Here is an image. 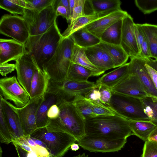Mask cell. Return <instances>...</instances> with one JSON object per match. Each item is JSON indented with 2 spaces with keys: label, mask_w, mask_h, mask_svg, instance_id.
<instances>
[{
  "label": "cell",
  "mask_w": 157,
  "mask_h": 157,
  "mask_svg": "<svg viewBox=\"0 0 157 157\" xmlns=\"http://www.w3.org/2000/svg\"><path fill=\"white\" fill-rule=\"evenodd\" d=\"M0 91V94L5 100L12 101L17 108L25 106L30 99L15 76L1 78Z\"/></svg>",
  "instance_id": "obj_10"
},
{
  "label": "cell",
  "mask_w": 157,
  "mask_h": 157,
  "mask_svg": "<svg viewBox=\"0 0 157 157\" xmlns=\"http://www.w3.org/2000/svg\"><path fill=\"white\" fill-rule=\"evenodd\" d=\"M139 57L147 59L151 58V54L148 44L145 39L141 45L140 49Z\"/></svg>",
  "instance_id": "obj_45"
},
{
  "label": "cell",
  "mask_w": 157,
  "mask_h": 157,
  "mask_svg": "<svg viewBox=\"0 0 157 157\" xmlns=\"http://www.w3.org/2000/svg\"><path fill=\"white\" fill-rule=\"evenodd\" d=\"M100 17L98 15H86L78 17L70 22L62 34L63 38L70 36L73 33Z\"/></svg>",
  "instance_id": "obj_34"
},
{
  "label": "cell",
  "mask_w": 157,
  "mask_h": 157,
  "mask_svg": "<svg viewBox=\"0 0 157 157\" xmlns=\"http://www.w3.org/2000/svg\"><path fill=\"white\" fill-rule=\"evenodd\" d=\"M71 62L90 70L94 72L96 76H98L105 72L97 68L90 61L85 53L84 48L75 44L73 50Z\"/></svg>",
  "instance_id": "obj_30"
},
{
  "label": "cell",
  "mask_w": 157,
  "mask_h": 157,
  "mask_svg": "<svg viewBox=\"0 0 157 157\" xmlns=\"http://www.w3.org/2000/svg\"><path fill=\"white\" fill-rule=\"evenodd\" d=\"M22 16L27 23L30 36L45 32L56 21L57 17L53 4L40 12L25 9Z\"/></svg>",
  "instance_id": "obj_8"
},
{
  "label": "cell",
  "mask_w": 157,
  "mask_h": 157,
  "mask_svg": "<svg viewBox=\"0 0 157 157\" xmlns=\"http://www.w3.org/2000/svg\"><path fill=\"white\" fill-rule=\"evenodd\" d=\"M16 69L15 64L8 63L0 64V73L2 76H6Z\"/></svg>",
  "instance_id": "obj_46"
},
{
  "label": "cell",
  "mask_w": 157,
  "mask_h": 157,
  "mask_svg": "<svg viewBox=\"0 0 157 157\" xmlns=\"http://www.w3.org/2000/svg\"><path fill=\"white\" fill-rule=\"evenodd\" d=\"M109 107L129 121H151L146 114L142 99L112 92Z\"/></svg>",
  "instance_id": "obj_6"
},
{
  "label": "cell",
  "mask_w": 157,
  "mask_h": 157,
  "mask_svg": "<svg viewBox=\"0 0 157 157\" xmlns=\"http://www.w3.org/2000/svg\"><path fill=\"white\" fill-rule=\"evenodd\" d=\"M123 19L114 23L102 34L100 37L101 42L120 45L122 35Z\"/></svg>",
  "instance_id": "obj_31"
},
{
  "label": "cell",
  "mask_w": 157,
  "mask_h": 157,
  "mask_svg": "<svg viewBox=\"0 0 157 157\" xmlns=\"http://www.w3.org/2000/svg\"><path fill=\"white\" fill-rule=\"evenodd\" d=\"M70 36L75 44L83 48L95 46L101 42L99 38L91 33L84 27L76 31Z\"/></svg>",
  "instance_id": "obj_26"
},
{
  "label": "cell",
  "mask_w": 157,
  "mask_h": 157,
  "mask_svg": "<svg viewBox=\"0 0 157 157\" xmlns=\"http://www.w3.org/2000/svg\"><path fill=\"white\" fill-rule=\"evenodd\" d=\"M30 136L43 142L53 157H62L77 141L70 134L49 123L45 127L37 128Z\"/></svg>",
  "instance_id": "obj_3"
},
{
  "label": "cell",
  "mask_w": 157,
  "mask_h": 157,
  "mask_svg": "<svg viewBox=\"0 0 157 157\" xmlns=\"http://www.w3.org/2000/svg\"><path fill=\"white\" fill-rule=\"evenodd\" d=\"M129 63L107 73L98 79L96 83L105 86L111 90L129 74Z\"/></svg>",
  "instance_id": "obj_24"
},
{
  "label": "cell",
  "mask_w": 157,
  "mask_h": 157,
  "mask_svg": "<svg viewBox=\"0 0 157 157\" xmlns=\"http://www.w3.org/2000/svg\"><path fill=\"white\" fill-rule=\"evenodd\" d=\"M45 95V94L36 98H30L28 103L24 107H17L25 135H30L37 129V111L44 99Z\"/></svg>",
  "instance_id": "obj_12"
},
{
  "label": "cell",
  "mask_w": 157,
  "mask_h": 157,
  "mask_svg": "<svg viewBox=\"0 0 157 157\" xmlns=\"http://www.w3.org/2000/svg\"><path fill=\"white\" fill-rule=\"evenodd\" d=\"M134 27L136 37L140 51V47L144 40V37L142 32L137 24L135 23Z\"/></svg>",
  "instance_id": "obj_50"
},
{
  "label": "cell",
  "mask_w": 157,
  "mask_h": 157,
  "mask_svg": "<svg viewBox=\"0 0 157 157\" xmlns=\"http://www.w3.org/2000/svg\"><path fill=\"white\" fill-rule=\"evenodd\" d=\"M86 135L111 140L127 139L133 135L129 121L117 114L97 116L86 119Z\"/></svg>",
  "instance_id": "obj_1"
},
{
  "label": "cell",
  "mask_w": 157,
  "mask_h": 157,
  "mask_svg": "<svg viewBox=\"0 0 157 157\" xmlns=\"http://www.w3.org/2000/svg\"><path fill=\"white\" fill-rule=\"evenodd\" d=\"M89 100L91 103L93 112L95 116L114 115L117 114L109 107L105 105L101 101Z\"/></svg>",
  "instance_id": "obj_39"
},
{
  "label": "cell",
  "mask_w": 157,
  "mask_h": 157,
  "mask_svg": "<svg viewBox=\"0 0 157 157\" xmlns=\"http://www.w3.org/2000/svg\"><path fill=\"white\" fill-rule=\"evenodd\" d=\"M133 19L128 14L123 19L120 45L129 57H139L140 51L134 31Z\"/></svg>",
  "instance_id": "obj_16"
},
{
  "label": "cell",
  "mask_w": 157,
  "mask_h": 157,
  "mask_svg": "<svg viewBox=\"0 0 157 157\" xmlns=\"http://www.w3.org/2000/svg\"><path fill=\"white\" fill-rule=\"evenodd\" d=\"M59 117L48 122L70 134L77 141L85 134V120L79 114L71 101H65L58 105Z\"/></svg>",
  "instance_id": "obj_5"
},
{
  "label": "cell",
  "mask_w": 157,
  "mask_h": 157,
  "mask_svg": "<svg viewBox=\"0 0 157 157\" xmlns=\"http://www.w3.org/2000/svg\"><path fill=\"white\" fill-rule=\"evenodd\" d=\"M55 3L56 5H61L64 6L66 9L68 14V22L70 21V12L69 0H55Z\"/></svg>",
  "instance_id": "obj_52"
},
{
  "label": "cell",
  "mask_w": 157,
  "mask_h": 157,
  "mask_svg": "<svg viewBox=\"0 0 157 157\" xmlns=\"http://www.w3.org/2000/svg\"><path fill=\"white\" fill-rule=\"evenodd\" d=\"M145 67L151 77L153 84L157 90V72L146 64H145Z\"/></svg>",
  "instance_id": "obj_51"
},
{
  "label": "cell",
  "mask_w": 157,
  "mask_h": 157,
  "mask_svg": "<svg viewBox=\"0 0 157 157\" xmlns=\"http://www.w3.org/2000/svg\"><path fill=\"white\" fill-rule=\"evenodd\" d=\"M84 49L85 53L90 61L98 68L105 71L114 68L111 58L101 48L95 45Z\"/></svg>",
  "instance_id": "obj_21"
},
{
  "label": "cell",
  "mask_w": 157,
  "mask_h": 157,
  "mask_svg": "<svg viewBox=\"0 0 157 157\" xmlns=\"http://www.w3.org/2000/svg\"><path fill=\"white\" fill-rule=\"evenodd\" d=\"M60 113V109L57 105H52L49 108L47 112V116L50 119H53L57 118Z\"/></svg>",
  "instance_id": "obj_48"
},
{
  "label": "cell",
  "mask_w": 157,
  "mask_h": 157,
  "mask_svg": "<svg viewBox=\"0 0 157 157\" xmlns=\"http://www.w3.org/2000/svg\"><path fill=\"white\" fill-rule=\"evenodd\" d=\"M104 50L113 62L114 68L126 63L129 57L120 45H115L101 42L96 45Z\"/></svg>",
  "instance_id": "obj_25"
},
{
  "label": "cell",
  "mask_w": 157,
  "mask_h": 157,
  "mask_svg": "<svg viewBox=\"0 0 157 157\" xmlns=\"http://www.w3.org/2000/svg\"><path fill=\"white\" fill-rule=\"evenodd\" d=\"M48 157H53L49 155Z\"/></svg>",
  "instance_id": "obj_58"
},
{
  "label": "cell",
  "mask_w": 157,
  "mask_h": 157,
  "mask_svg": "<svg viewBox=\"0 0 157 157\" xmlns=\"http://www.w3.org/2000/svg\"><path fill=\"white\" fill-rule=\"evenodd\" d=\"M80 115L85 119L95 116L94 114L90 101L84 96H75L71 101Z\"/></svg>",
  "instance_id": "obj_33"
},
{
  "label": "cell",
  "mask_w": 157,
  "mask_h": 157,
  "mask_svg": "<svg viewBox=\"0 0 157 157\" xmlns=\"http://www.w3.org/2000/svg\"><path fill=\"white\" fill-rule=\"evenodd\" d=\"M75 43L71 36L63 38L52 58L42 66L51 78L57 81L65 80L71 63Z\"/></svg>",
  "instance_id": "obj_4"
},
{
  "label": "cell",
  "mask_w": 157,
  "mask_h": 157,
  "mask_svg": "<svg viewBox=\"0 0 157 157\" xmlns=\"http://www.w3.org/2000/svg\"><path fill=\"white\" fill-rule=\"evenodd\" d=\"M13 144L15 147L18 157H38L34 153L28 152L17 144Z\"/></svg>",
  "instance_id": "obj_47"
},
{
  "label": "cell",
  "mask_w": 157,
  "mask_h": 157,
  "mask_svg": "<svg viewBox=\"0 0 157 157\" xmlns=\"http://www.w3.org/2000/svg\"><path fill=\"white\" fill-rule=\"evenodd\" d=\"M75 2V0H69L70 12V22L72 19Z\"/></svg>",
  "instance_id": "obj_55"
},
{
  "label": "cell",
  "mask_w": 157,
  "mask_h": 157,
  "mask_svg": "<svg viewBox=\"0 0 157 157\" xmlns=\"http://www.w3.org/2000/svg\"><path fill=\"white\" fill-rule=\"evenodd\" d=\"M98 85V89L100 93L101 101L105 105L109 107V103L112 96L111 90L108 87L101 84Z\"/></svg>",
  "instance_id": "obj_42"
},
{
  "label": "cell",
  "mask_w": 157,
  "mask_h": 157,
  "mask_svg": "<svg viewBox=\"0 0 157 157\" xmlns=\"http://www.w3.org/2000/svg\"><path fill=\"white\" fill-rule=\"evenodd\" d=\"M2 148L1 147H0V157H2Z\"/></svg>",
  "instance_id": "obj_57"
},
{
  "label": "cell",
  "mask_w": 157,
  "mask_h": 157,
  "mask_svg": "<svg viewBox=\"0 0 157 157\" xmlns=\"http://www.w3.org/2000/svg\"><path fill=\"white\" fill-rule=\"evenodd\" d=\"M98 86L96 83L88 81L79 82L66 79L57 81L51 78L46 93L55 95L59 102L71 101L75 96L84 95Z\"/></svg>",
  "instance_id": "obj_7"
},
{
  "label": "cell",
  "mask_w": 157,
  "mask_h": 157,
  "mask_svg": "<svg viewBox=\"0 0 157 157\" xmlns=\"http://www.w3.org/2000/svg\"><path fill=\"white\" fill-rule=\"evenodd\" d=\"M25 9L40 12L47 7L52 5L54 0H24Z\"/></svg>",
  "instance_id": "obj_38"
},
{
  "label": "cell",
  "mask_w": 157,
  "mask_h": 157,
  "mask_svg": "<svg viewBox=\"0 0 157 157\" xmlns=\"http://www.w3.org/2000/svg\"><path fill=\"white\" fill-rule=\"evenodd\" d=\"M145 112L150 120L157 124V98L147 96L142 99Z\"/></svg>",
  "instance_id": "obj_36"
},
{
  "label": "cell",
  "mask_w": 157,
  "mask_h": 157,
  "mask_svg": "<svg viewBox=\"0 0 157 157\" xmlns=\"http://www.w3.org/2000/svg\"><path fill=\"white\" fill-rule=\"evenodd\" d=\"M111 90L114 93L141 99L148 96L139 78L134 74H128Z\"/></svg>",
  "instance_id": "obj_14"
},
{
  "label": "cell",
  "mask_w": 157,
  "mask_h": 157,
  "mask_svg": "<svg viewBox=\"0 0 157 157\" xmlns=\"http://www.w3.org/2000/svg\"><path fill=\"white\" fill-rule=\"evenodd\" d=\"M137 24L148 44L151 58L157 59V25L147 23Z\"/></svg>",
  "instance_id": "obj_29"
},
{
  "label": "cell",
  "mask_w": 157,
  "mask_h": 157,
  "mask_svg": "<svg viewBox=\"0 0 157 157\" xmlns=\"http://www.w3.org/2000/svg\"><path fill=\"white\" fill-rule=\"evenodd\" d=\"M0 7L14 15H23L25 12L24 0H0Z\"/></svg>",
  "instance_id": "obj_35"
},
{
  "label": "cell",
  "mask_w": 157,
  "mask_h": 157,
  "mask_svg": "<svg viewBox=\"0 0 157 157\" xmlns=\"http://www.w3.org/2000/svg\"><path fill=\"white\" fill-rule=\"evenodd\" d=\"M145 59L146 64L157 72V59L154 60L150 58Z\"/></svg>",
  "instance_id": "obj_53"
},
{
  "label": "cell",
  "mask_w": 157,
  "mask_h": 157,
  "mask_svg": "<svg viewBox=\"0 0 157 157\" xmlns=\"http://www.w3.org/2000/svg\"><path fill=\"white\" fill-rule=\"evenodd\" d=\"M148 140L153 142L157 144V126L151 133Z\"/></svg>",
  "instance_id": "obj_54"
},
{
  "label": "cell",
  "mask_w": 157,
  "mask_h": 157,
  "mask_svg": "<svg viewBox=\"0 0 157 157\" xmlns=\"http://www.w3.org/2000/svg\"><path fill=\"white\" fill-rule=\"evenodd\" d=\"M91 76H96L92 71L71 62L66 79L76 82H86Z\"/></svg>",
  "instance_id": "obj_32"
},
{
  "label": "cell",
  "mask_w": 157,
  "mask_h": 157,
  "mask_svg": "<svg viewBox=\"0 0 157 157\" xmlns=\"http://www.w3.org/2000/svg\"><path fill=\"white\" fill-rule=\"evenodd\" d=\"M12 143L17 144L26 151L35 153L38 157H48L49 153L45 144L40 140L31 137L30 135H25Z\"/></svg>",
  "instance_id": "obj_23"
},
{
  "label": "cell",
  "mask_w": 157,
  "mask_h": 157,
  "mask_svg": "<svg viewBox=\"0 0 157 157\" xmlns=\"http://www.w3.org/2000/svg\"><path fill=\"white\" fill-rule=\"evenodd\" d=\"M141 157H157V144L149 140L145 141Z\"/></svg>",
  "instance_id": "obj_41"
},
{
  "label": "cell",
  "mask_w": 157,
  "mask_h": 157,
  "mask_svg": "<svg viewBox=\"0 0 157 157\" xmlns=\"http://www.w3.org/2000/svg\"><path fill=\"white\" fill-rule=\"evenodd\" d=\"M63 38L56 21L44 33L30 36L25 44L26 50L32 56L40 68L55 54Z\"/></svg>",
  "instance_id": "obj_2"
},
{
  "label": "cell",
  "mask_w": 157,
  "mask_h": 157,
  "mask_svg": "<svg viewBox=\"0 0 157 157\" xmlns=\"http://www.w3.org/2000/svg\"><path fill=\"white\" fill-rule=\"evenodd\" d=\"M119 0H86L84 12L86 15L96 14L101 17L121 10Z\"/></svg>",
  "instance_id": "obj_18"
},
{
  "label": "cell",
  "mask_w": 157,
  "mask_h": 157,
  "mask_svg": "<svg viewBox=\"0 0 157 157\" xmlns=\"http://www.w3.org/2000/svg\"><path fill=\"white\" fill-rule=\"evenodd\" d=\"M50 79L47 72L37 66L31 81L30 98H36L45 95Z\"/></svg>",
  "instance_id": "obj_22"
},
{
  "label": "cell",
  "mask_w": 157,
  "mask_h": 157,
  "mask_svg": "<svg viewBox=\"0 0 157 157\" xmlns=\"http://www.w3.org/2000/svg\"><path fill=\"white\" fill-rule=\"evenodd\" d=\"M98 87L94 88L86 93L84 94V97L90 101H101L100 99V93Z\"/></svg>",
  "instance_id": "obj_44"
},
{
  "label": "cell",
  "mask_w": 157,
  "mask_h": 157,
  "mask_svg": "<svg viewBox=\"0 0 157 157\" xmlns=\"http://www.w3.org/2000/svg\"><path fill=\"white\" fill-rule=\"evenodd\" d=\"M26 51L25 45L13 39H0V64L16 61Z\"/></svg>",
  "instance_id": "obj_20"
},
{
  "label": "cell",
  "mask_w": 157,
  "mask_h": 157,
  "mask_svg": "<svg viewBox=\"0 0 157 157\" xmlns=\"http://www.w3.org/2000/svg\"><path fill=\"white\" fill-rule=\"evenodd\" d=\"M77 144L84 149L91 152H109L120 150L127 142V139L111 140L85 135Z\"/></svg>",
  "instance_id": "obj_11"
},
{
  "label": "cell",
  "mask_w": 157,
  "mask_h": 157,
  "mask_svg": "<svg viewBox=\"0 0 157 157\" xmlns=\"http://www.w3.org/2000/svg\"><path fill=\"white\" fill-rule=\"evenodd\" d=\"M86 1V0H75L71 21L78 17L86 15L84 12Z\"/></svg>",
  "instance_id": "obj_43"
},
{
  "label": "cell",
  "mask_w": 157,
  "mask_h": 157,
  "mask_svg": "<svg viewBox=\"0 0 157 157\" xmlns=\"http://www.w3.org/2000/svg\"><path fill=\"white\" fill-rule=\"evenodd\" d=\"M135 3L144 14H149L157 10V0H135Z\"/></svg>",
  "instance_id": "obj_40"
},
{
  "label": "cell",
  "mask_w": 157,
  "mask_h": 157,
  "mask_svg": "<svg viewBox=\"0 0 157 157\" xmlns=\"http://www.w3.org/2000/svg\"><path fill=\"white\" fill-rule=\"evenodd\" d=\"M0 33L25 44L30 35L27 23L23 16L5 14L0 21Z\"/></svg>",
  "instance_id": "obj_9"
},
{
  "label": "cell",
  "mask_w": 157,
  "mask_h": 157,
  "mask_svg": "<svg viewBox=\"0 0 157 157\" xmlns=\"http://www.w3.org/2000/svg\"><path fill=\"white\" fill-rule=\"evenodd\" d=\"M129 124L133 135L145 142L157 126V124L151 121H129Z\"/></svg>",
  "instance_id": "obj_28"
},
{
  "label": "cell",
  "mask_w": 157,
  "mask_h": 157,
  "mask_svg": "<svg viewBox=\"0 0 157 157\" xmlns=\"http://www.w3.org/2000/svg\"><path fill=\"white\" fill-rule=\"evenodd\" d=\"M0 140L1 143L6 144L12 142V139L10 128L0 107Z\"/></svg>",
  "instance_id": "obj_37"
},
{
  "label": "cell",
  "mask_w": 157,
  "mask_h": 157,
  "mask_svg": "<svg viewBox=\"0 0 157 157\" xmlns=\"http://www.w3.org/2000/svg\"><path fill=\"white\" fill-rule=\"evenodd\" d=\"M130 58L128 74H134L136 75L148 96L157 98V90L145 67V59L140 57Z\"/></svg>",
  "instance_id": "obj_15"
},
{
  "label": "cell",
  "mask_w": 157,
  "mask_h": 157,
  "mask_svg": "<svg viewBox=\"0 0 157 157\" xmlns=\"http://www.w3.org/2000/svg\"><path fill=\"white\" fill-rule=\"evenodd\" d=\"M55 0L53 5L56 10V15L57 17L59 16H61L63 17L66 19L67 21H68V14L66 9L62 5H56L55 3Z\"/></svg>",
  "instance_id": "obj_49"
},
{
  "label": "cell",
  "mask_w": 157,
  "mask_h": 157,
  "mask_svg": "<svg viewBox=\"0 0 157 157\" xmlns=\"http://www.w3.org/2000/svg\"><path fill=\"white\" fill-rule=\"evenodd\" d=\"M79 146L78 144L74 143L71 145L70 148L72 151H76L79 149Z\"/></svg>",
  "instance_id": "obj_56"
},
{
  "label": "cell",
  "mask_w": 157,
  "mask_h": 157,
  "mask_svg": "<svg viewBox=\"0 0 157 157\" xmlns=\"http://www.w3.org/2000/svg\"><path fill=\"white\" fill-rule=\"evenodd\" d=\"M0 107L8 125L12 141L25 136L17 107L5 100L1 94Z\"/></svg>",
  "instance_id": "obj_17"
},
{
  "label": "cell",
  "mask_w": 157,
  "mask_h": 157,
  "mask_svg": "<svg viewBox=\"0 0 157 157\" xmlns=\"http://www.w3.org/2000/svg\"><path fill=\"white\" fill-rule=\"evenodd\" d=\"M128 14L126 11L122 10L117 11L100 17L84 27L100 38L107 29L117 21L123 19Z\"/></svg>",
  "instance_id": "obj_19"
},
{
  "label": "cell",
  "mask_w": 157,
  "mask_h": 157,
  "mask_svg": "<svg viewBox=\"0 0 157 157\" xmlns=\"http://www.w3.org/2000/svg\"><path fill=\"white\" fill-rule=\"evenodd\" d=\"M15 61L17 80L29 95L31 81L37 65L26 50Z\"/></svg>",
  "instance_id": "obj_13"
},
{
  "label": "cell",
  "mask_w": 157,
  "mask_h": 157,
  "mask_svg": "<svg viewBox=\"0 0 157 157\" xmlns=\"http://www.w3.org/2000/svg\"><path fill=\"white\" fill-rule=\"evenodd\" d=\"M59 102L56 97L51 94L46 93L44 101L40 105L38 110L36 125L37 128L46 127L49 119L47 116L48 109L52 105H58Z\"/></svg>",
  "instance_id": "obj_27"
}]
</instances>
